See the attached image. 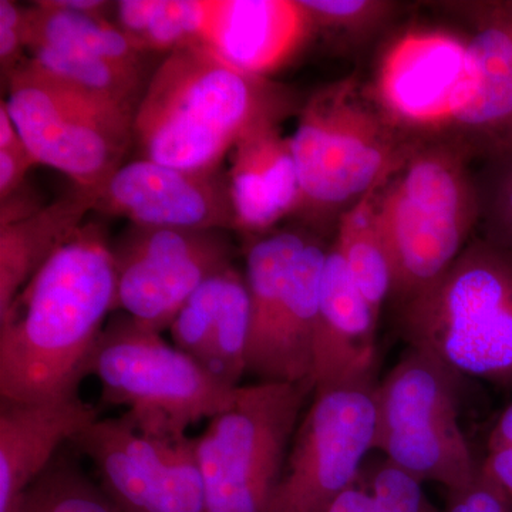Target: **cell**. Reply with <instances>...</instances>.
Listing matches in <instances>:
<instances>
[{
    "label": "cell",
    "instance_id": "cell-1",
    "mask_svg": "<svg viewBox=\"0 0 512 512\" xmlns=\"http://www.w3.org/2000/svg\"><path fill=\"white\" fill-rule=\"evenodd\" d=\"M116 292L106 232L83 224L0 315L2 403L77 396Z\"/></svg>",
    "mask_w": 512,
    "mask_h": 512
},
{
    "label": "cell",
    "instance_id": "cell-2",
    "mask_svg": "<svg viewBox=\"0 0 512 512\" xmlns=\"http://www.w3.org/2000/svg\"><path fill=\"white\" fill-rule=\"evenodd\" d=\"M296 90L252 76L204 45L165 55L138 104L133 140L141 158L183 170H214L241 138L299 113Z\"/></svg>",
    "mask_w": 512,
    "mask_h": 512
},
{
    "label": "cell",
    "instance_id": "cell-3",
    "mask_svg": "<svg viewBox=\"0 0 512 512\" xmlns=\"http://www.w3.org/2000/svg\"><path fill=\"white\" fill-rule=\"evenodd\" d=\"M289 138L301 191L293 217L319 237L335 232L346 212L382 188L417 144L386 120L357 76L303 101Z\"/></svg>",
    "mask_w": 512,
    "mask_h": 512
},
{
    "label": "cell",
    "instance_id": "cell-4",
    "mask_svg": "<svg viewBox=\"0 0 512 512\" xmlns=\"http://www.w3.org/2000/svg\"><path fill=\"white\" fill-rule=\"evenodd\" d=\"M473 163L454 138L423 141L377 191L399 308L436 284L473 239L480 218Z\"/></svg>",
    "mask_w": 512,
    "mask_h": 512
},
{
    "label": "cell",
    "instance_id": "cell-5",
    "mask_svg": "<svg viewBox=\"0 0 512 512\" xmlns=\"http://www.w3.org/2000/svg\"><path fill=\"white\" fill-rule=\"evenodd\" d=\"M409 348L461 377L512 386V254L474 237L457 261L400 306Z\"/></svg>",
    "mask_w": 512,
    "mask_h": 512
},
{
    "label": "cell",
    "instance_id": "cell-6",
    "mask_svg": "<svg viewBox=\"0 0 512 512\" xmlns=\"http://www.w3.org/2000/svg\"><path fill=\"white\" fill-rule=\"evenodd\" d=\"M87 376L100 380L101 402L126 407L138 430L165 440H183L192 424L227 410L239 387L124 312L107 320Z\"/></svg>",
    "mask_w": 512,
    "mask_h": 512
},
{
    "label": "cell",
    "instance_id": "cell-7",
    "mask_svg": "<svg viewBox=\"0 0 512 512\" xmlns=\"http://www.w3.org/2000/svg\"><path fill=\"white\" fill-rule=\"evenodd\" d=\"M313 384L239 386L231 407L195 440L205 512H272Z\"/></svg>",
    "mask_w": 512,
    "mask_h": 512
},
{
    "label": "cell",
    "instance_id": "cell-8",
    "mask_svg": "<svg viewBox=\"0 0 512 512\" xmlns=\"http://www.w3.org/2000/svg\"><path fill=\"white\" fill-rule=\"evenodd\" d=\"M461 379L436 357L409 348L375 393V450L448 493L473 484L480 470L458 423Z\"/></svg>",
    "mask_w": 512,
    "mask_h": 512
},
{
    "label": "cell",
    "instance_id": "cell-9",
    "mask_svg": "<svg viewBox=\"0 0 512 512\" xmlns=\"http://www.w3.org/2000/svg\"><path fill=\"white\" fill-rule=\"evenodd\" d=\"M6 83V106L36 164L55 168L74 187L96 194L134 143L133 114L70 86L30 59Z\"/></svg>",
    "mask_w": 512,
    "mask_h": 512
},
{
    "label": "cell",
    "instance_id": "cell-10",
    "mask_svg": "<svg viewBox=\"0 0 512 512\" xmlns=\"http://www.w3.org/2000/svg\"><path fill=\"white\" fill-rule=\"evenodd\" d=\"M366 92L380 113L413 143L450 138L476 92L466 35L413 26L384 46Z\"/></svg>",
    "mask_w": 512,
    "mask_h": 512
},
{
    "label": "cell",
    "instance_id": "cell-11",
    "mask_svg": "<svg viewBox=\"0 0 512 512\" xmlns=\"http://www.w3.org/2000/svg\"><path fill=\"white\" fill-rule=\"evenodd\" d=\"M376 380L315 390L293 437L272 512H326L375 450Z\"/></svg>",
    "mask_w": 512,
    "mask_h": 512
},
{
    "label": "cell",
    "instance_id": "cell-12",
    "mask_svg": "<svg viewBox=\"0 0 512 512\" xmlns=\"http://www.w3.org/2000/svg\"><path fill=\"white\" fill-rule=\"evenodd\" d=\"M224 229L130 227L111 244L116 312L163 333L208 279L234 266Z\"/></svg>",
    "mask_w": 512,
    "mask_h": 512
},
{
    "label": "cell",
    "instance_id": "cell-13",
    "mask_svg": "<svg viewBox=\"0 0 512 512\" xmlns=\"http://www.w3.org/2000/svg\"><path fill=\"white\" fill-rule=\"evenodd\" d=\"M72 443L120 512H205L194 439L148 436L123 414L94 421Z\"/></svg>",
    "mask_w": 512,
    "mask_h": 512
},
{
    "label": "cell",
    "instance_id": "cell-14",
    "mask_svg": "<svg viewBox=\"0 0 512 512\" xmlns=\"http://www.w3.org/2000/svg\"><path fill=\"white\" fill-rule=\"evenodd\" d=\"M141 227L235 231L228 173L183 170L137 158L96 192L94 210Z\"/></svg>",
    "mask_w": 512,
    "mask_h": 512
},
{
    "label": "cell",
    "instance_id": "cell-15",
    "mask_svg": "<svg viewBox=\"0 0 512 512\" xmlns=\"http://www.w3.org/2000/svg\"><path fill=\"white\" fill-rule=\"evenodd\" d=\"M466 25L476 92L450 138L483 161L512 147V0L441 2Z\"/></svg>",
    "mask_w": 512,
    "mask_h": 512
},
{
    "label": "cell",
    "instance_id": "cell-16",
    "mask_svg": "<svg viewBox=\"0 0 512 512\" xmlns=\"http://www.w3.org/2000/svg\"><path fill=\"white\" fill-rule=\"evenodd\" d=\"M316 35L301 0H208L202 45L252 76H272Z\"/></svg>",
    "mask_w": 512,
    "mask_h": 512
},
{
    "label": "cell",
    "instance_id": "cell-17",
    "mask_svg": "<svg viewBox=\"0 0 512 512\" xmlns=\"http://www.w3.org/2000/svg\"><path fill=\"white\" fill-rule=\"evenodd\" d=\"M379 318L353 284L345 262L330 244L313 343V389L376 380Z\"/></svg>",
    "mask_w": 512,
    "mask_h": 512
},
{
    "label": "cell",
    "instance_id": "cell-18",
    "mask_svg": "<svg viewBox=\"0 0 512 512\" xmlns=\"http://www.w3.org/2000/svg\"><path fill=\"white\" fill-rule=\"evenodd\" d=\"M99 407L82 397L0 407V512H19L30 485L73 441L100 419Z\"/></svg>",
    "mask_w": 512,
    "mask_h": 512
},
{
    "label": "cell",
    "instance_id": "cell-19",
    "mask_svg": "<svg viewBox=\"0 0 512 512\" xmlns=\"http://www.w3.org/2000/svg\"><path fill=\"white\" fill-rule=\"evenodd\" d=\"M251 303L235 266L208 279L171 325L174 345L232 387L247 373Z\"/></svg>",
    "mask_w": 512,
    "mask_h": 512
},
{
    "label": "cell",
    "instance_id": "cell-20",
    "mask_svg": "<svg viewBox=\"0 0 512 512\" xmlns=\"http://www.w3.org/2000/svg\"><path fill=\"white\" fill-rule=\"evenodd\" d=\"M227 173L235 231L259 238L298 210V171L291 138L281 126L258 128L241 138L231 151Z\"/></svg>",
    "mask_w": 512,
    "mask_h": 512
},
{
    "label": "cell",
    "instance_id": "cell-21",
    "mask_svg": "<svg viewBox=\"0 0 512 512\" xmlns=\"http://www.w3.org/2000/svg\"><path fill=\"white\" fill-rule=\"evenodd\" d=\"M330 244L311 234L289 271L276 312L271 345L258 376L261 382H311L322 278Z\"/></svg>",
    "mask_w": 512,
    "mask_h": 512
},
{
    "label": "cell",
    "instance_id": "cell-22",
    "mask_svg": "<svg viewBox=\"0 0 512 512\" xmlns=\"http://www.w3.org/2000/svg\"><path fill=\"white\" fill-rule=\"evenodd\" d=\"M96 194L74 187L32 217L0 227V315L60 248L83 227Z\"/></svg>",
    "mask_w": 512,
    "mask_h": 512
},
{
    "label": "cell",
    "instance_id": "cell-23",
    "mask_svg": "<svg viewBox=\"0 0 512 512\" xmlns=\"http://www.w3.org/2000/svg\"><path fill=\"white\" fill-rule=\"evenodd\" d=\"M311 234L303 227L279 229L252 239L249 245L245 268L251 303L247 373L258 375L264 363L289 271Z\"/></svg>",
    "mask_w": 512,
    "mask_h": 512
},
{
    "label": "cell",
    "instance_id": "cell-24",
    "mask_svg": "<svg viewBox=\"0 0 512 512\" xmlns=\"http://www.w3.org/2000/svg\"><path fill=\"white\" fill-rule=\"evenodd\" d=\"M366 195L340 218L332 244L338 249L353 284L380 318L393 293V268L376 215V194Z\"/></svg>",
    "mask_w": 512,
    "mask_h": 512
},
{
    "label": "cell",
    "instance_id": "cell-25",
    "mask_svg": "<svg viewBox=\"0 0 512 512\" xmlns=\"http://www.w3.org/2000/svg\"><path fill=\"white\" fill-rule=\"evenodd\" d=\"M28 47L33 43L72 47L127 69L143 72V52L119 26L101 16L57 9L47 0L26 8Z\"/></svg>",
    "mask_w": 512,
    "mask_h": 512
},
{
    "label": "cell",
    "instance_id": "cell-26",
    "mask_svg": "<svg viewBox=\"0 0 512 512\" xmlns=\"http://www.w3.org/2000/svg\"><path fill=\"white\" fill-rule=\"evenodd\" d=\"M29 59L70 86L136 116L143 97V72L127 69L72 47L33 43Z\"/></svg>",
    "mask_w": 512,
    "mask_h": 512
},
{
    "label": "cell",
    "instance_id": "cell-27",
    "mask_svg": "<svg viewBox=\"0 0 512 512\" xmlns=\"http://www.w3.org/2000/svg\"><path fill=\"white\" fill-rule=\"evenodd\" d=\"M208 0H121L117 26L140 52H164L202 45Z\"/></svg>",
    "mask_w": 512,
    "mask_h": 512
},
{
    "label": "cell",
    "instance_id": "cell-28",
    "mask_svg": "<svg viewBox=\"0 0 512 512\" xmlns=\"http://www.w3.org/2000/svg\"><path fill=\"white\" fill-rule=\"evenodd\" d=\"M421 484L384 458L365 464L355 483L326 512H441Z\"/></svg>",
    "mask_w": 512,
    "mask_h": 512
},
{
    "label": "cell",
    "instance_id": "cell-29",
    "mask_svg": "<svg viewBox=\"0 0 512 512\" xmlns=\"http://www.w3.org/2000/svg\"><path fill=\"white\" fill-rule=\"evenodd\" d=\"M19 512H120L100 485L66 457H57L23 497Z\"/></svg>",
    "mask_w": 512,
    "mask_h": 512
},
{
    "label": "cell",
    "instance_id": "cell-30",
    "mask_svg": "<svg viewBox=\"0 0 512 512\" xmlns=\"http://www.w3.org/2000/svg\"><path fill=\"white\" fill-rule=\"evenodd\" d=\"M316 33L338 43L360 47L392 25L402 8L392 0H301Z\"/></svg>",
    "mask_w": 512,
    "mask_h": 512
},
{
    "label": "cell",
    "instance_id": "cell-31",
    "mask_svg": "<svg viewBox=\"0 0 512 512\" xmlns=\"http://www.w3.org/2000/svg\"><path fill=\"white\" fill-rule=\"evenodd\" d=\"M476 183L478 237L512 254V147L481 161Z\"/></svg>",
    "mask_w": 512,
    "mask_h": 512
},
{
    "label": "cell",
    "instance_id": "cell-32",
    "mask_svg": "<svg viewBox=\"0 0 512 512\" xmlns=\"http://www.w3.org/2000/svg\"><path fill=\"white\" fill-rule=\"evenodd\" d=\"M28 50L26 9L10 0H0V67L6 82L26 62Z\"/></svg>",
    "mask_w": 512,
    "mask_h": 512
},
{
    "label": "cell",
    "instance_id": "cell-33",
    "mask_svg": "<svg viewBox=\"0 0 512 512\" xmlns=\"http://www.w3.org/2000/svg\"><path fill=\"white\" fill-rule=\"evenodd\" d=\"M443 512H512V504L493 485L478 476L463 490L448 493Z\"/></svg>",
    "mask_w": 512,
    "mask_h": 512
},
{
    "label": "cell",
    "instance_id": "cell-34",
    "mask_svg": "<svg viewBox=\"0 0 512 512\" xmlns=\"http://www.w3.org/2000/svg\"><path fill=\"white\" fill-rule=\"evenodd\" d=\"M478 476L493 485L512 504V446L487 451L483 463H480Z\"/></svg>",
    "mask_w": 512,
    "mask_h": 512
},
{
    "label": "cell",
    "instance_id": "cell-35",
    "mask_svg": "<svg viewBox=\"0 0 512 512\" xmlns=\"http://www.w3.org/2000/svg\"><path fill=\"white\" fill-rule=\"evenodd\" d=\"M37 165L28 150H0V200L26 184L30 168Z\"/></svg>",
    "mask_w": 512,
    "mask_h": 512
},
{
    "label": "cell",
    "instance_id": "cell-36",
    "mask_svg": "<svg viewBox=\"0 0 512 512\" xmlns=\"http://www.w3.org/2000/svg\"><path fill=\"white\" fill-rule=\"evenodd\" d=\"M45 207L37 192L28 184L22 185L18 191L0 200V227L15 224L32 217Z\"/></svg>",
    "mask_w": 512,
    "mask_h": 512
},
{
    "label": "cell",
    "instance_id": "cell-37",
    "mask_svg": "<svg viewBox=\"0 0 512 512\" xmlns=\"http://www.w3.org/2000/svg\"><path fill=\"white\" fill-rule=\"evenodd\" d=\"M0 150H28L20 137L15 121L10 116L5 99L0 103Z\"/></svg>",
    "mask_w": 512,
    "mask_h": 512
},
{
    "label": "cell",
    "instance_id": "cell-38",
    "mask_svg": "<svg viewBox=\"0 0 512 512\" xmlns=\"http://www.w3.org/2000/svg\"><path fill=\"white\" fill-rule=\"evenodd\" d=\"M57 9L69 10V12L83 13V15L101 16L107 18V12L113 8L114 3L104 0H47Z\"/></svg>",
    "mask_w": 512,
    "mask_h": 512
},
{
    "label": "cell",
    "instance_id": "cell-39",
    "mask_svg": "<svg viewBox=\"0 0 512 512\" xmlns=\"http://www.w3.org/2000/svg\"><path fill=\"white\" fill-rule=\"evenodd\" d=\"M512 446V402L498 417L487 440V451Z\"/></svg>",
    "mask_w": 512,
    "mask_h": 512
}]
</instances>
